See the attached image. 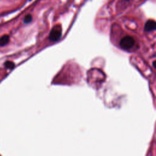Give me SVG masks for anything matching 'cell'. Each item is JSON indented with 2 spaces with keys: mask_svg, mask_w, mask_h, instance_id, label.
Listing matches in <instances>:
<instances>
[{
  "mask_svg": "<svg viewBox=\"0 0 156 156\" xmlns=\"http://www.w3.org/2000/svg\"><path fill=\"white\" fill-rule=\"evenodd\" d=\"M62 35V27L60 25H57L55 26L54 27H52L51 29L49 35V38L50 40L52 41H56L60 39Z\"/></svg>",
  "mask_w": 156,
  "mask_h": 156,
  "instance_id": "6da1fadb",
  "label": "cell"
},
{
  "mask_svg": "<svg viewBox=\"0 0 156 156\" xmlns=\"http://www.w3.org/2000/svg\"><path fill=\"white\" fill-rule=\"evenodd\" d=\"M156 29V22L154 20H148L144 26V30L146 32L152 31Z\"/></svg>",
  "mask_w": 156,
  "mask_h": 156,
  "instance_id": "7a4b0ae2",
  "label": "cell"
},
{
  "mask_svg": "<svg viewBox=\"0 0 156 156\" xmlns=\"http://www.w3.org/2000/svg\"><path fill=\"white\" fill-rule=\"evenodd\" d=\"M9 36L4 35L0 38V46H3L6 45L9 42Z\"/></svg>",
  "mask_w": 156,
  "mask_h": 156,
  "instance_id": "3957f363",
  "label": "cell"
},
{
  "mask_svg": "<svg viewBox=\"0 0 156 156\" xmlns=\"http://www.w3.org/2000/svg\"><path fill=\"white\" fill-rule=\"evenodd\" d=\"M32 20V16L31 15L28 14L26 15L23 19V21L24 23H29Z\"/></svg>",
  "mask_w": 156,
  "mask_h": 156,
  "instance_id": "277c9868",
  "label": "cell"
},
{
  "mask_svg": "<svg viewBox=\"0 0 156 156\" xmlns=\"http://www.w3.org/2000/svg\"><path fill=\"white\" fill-rule=\"evenodd\" d=\"M4 65L5 66L6 68H7L9 69H13L15 66V64L12 62H10V61L5 62L4 63Z\"/></svg>",
  "mask_w": 156,
  "mask_h": 156,
  "instance_id": "5b68a950",
  "label": "cell"
},
{
  "mask_svg": "<svg viewBox=\"0 0 156 156\" xmlns=\"http://www.w3.org/2000/svg\"><path fill=\"white\" fill-rule=\"evenodd\" d=\"M152 65L153 68L156 70V59L154 60L152 62Z\"/></svg>",
  "mask_w": 156,
  "mask_h": 156,
  "instance_id": "8992f818",
  "label": "cell"
},
{
  "mask_svg": "<svg viewBox=\"0 0 156 156\" xmlns=\"http://www.w3.org/2000/svg\"><path fill=\"white\" fill-rule=\"evenodd\" d=\"M127 1H129V0H127Z\"/></svg>",
  "mask_w": 156,
  "mask_h": 156,
  "instance_id": "52a82bcc",
  "label": "cell"
},
{
  "mask_svg": "<svg viewBox=\"0 0 156 156\" xmlns=\"http://www.w3.org/2000/svg\"><path fill=\"white\" fill-rule=\"evenodd\" d=\"M29 1H30V0H29Z\"/></svg>",
  "mask_w": 156,
  "mask_h": 156,
  "instance_id": "ba28073f",
  "label": "cell"
}]
</instances>
